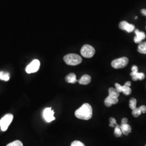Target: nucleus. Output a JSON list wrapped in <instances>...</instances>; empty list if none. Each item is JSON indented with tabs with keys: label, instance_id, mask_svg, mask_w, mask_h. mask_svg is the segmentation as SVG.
<instances>
[{
	"label": "nucleus",
	"instance_id": "obj_1",
	"mask_svg": "<svg viewBox=\"0 0 146 146\" xmlns=\"http://www.w3.org/2000/svg\"><path fill=\"white\" fill-rule=\"evenodd\" d=\"M75 116L79 119L90 120L93 116V109L89 104H84L75 112Z\"/></svg>",
	"mask_w": 146,
	"mask_h": 146
},
{
	"label": "nucleus",
	"instance_id": "obj_2",
	"mask_svg": "<svg viewBox=\"0 0 146 146\" xmlns=\"http://www.w3.org/2000/svg\"><path fill=\"white\" fill-rule=\"evenodd\" d=\"M63 60L69 66H76L82 62V58L75 54H69L64 56Z\"/></svg>",
	"mask_w": 146,
	"mask_h": 146
},
{
	"label": "nucleus",
	"instance_id": "obj_3",
	"mask_svg": "<svg viewBox=\"0 0 146 146\" xmlns=\"http://www.w3.org/2000/svg\"><path fill=\"white\" fill-rule=\"evenodd\" d=\"M13 120V115L11 114H8L3 116L0 120V127L1 130L3 131H7Z\"/></svg>",
	"mask_w": 146,
	"mask_h": 146
},
{
	"label": "nucleus",
	"instance_id": "obj_4",
	"mask_svg": "<svg viewBox=\"0 0 146 146\" xmlns=\"http://www.w3.org/2000/svg\"><path fill=\"white\" fill-rule=\"evenodd\" d=\"M129 62L128 58L126 57H122L115 59L111 62V66L115 69L125 68Z\"/></svg>",
	"mask_w": 146,
	"mask_h": 146
},
{
	"label": "nucleus",
	"instance_id": "obj_5",
	"mask_svg": "<svg viewBox=\"0 0 146 146\" xmlns=\"http://www.w3.org/2000/svg\"><path fill=\"white\" fill-rule=\"evenodd\" d=\"M95 53L94 47L89 44H85L81 49V55L86 58H92Z\"/></svg>",
	"mask_w": 146,
	"mask_h": 146
},
{
	"label": "nucleus",
	"instance_id": "obj_6",
	"mask_svg": "<svg viewBox=\"0 0 146 146\" xmlns=\"http://www.w3.org/2000/svg\"><path fill=\"white\" fill-rule=\"evenodd\" d=\"M40 67V62L38 60H34L29 64L27 66L26 71L28 74L36 73Z\"/></svg>",
	"mask_w": 146,
	"mask_h": 146
},
{
	"label": "nucleus",
	"instance_id": "obj_7",
	"mask_svg": "<svg viewBox=\"0 0 146 146\" xmlns=\"http://www.w3.org/2000/svg\"><path fill=\"white\" fill-rule=\"evenodd\" d=\"M131 76L133 81H136L137 80H143L145 78V75L143 73H139L138 72V67L136 66H133L131 68Z\"/></svg>",
	"mask_w": 146,
	"mask_h": 146
},
{
	"label": "nucleus",
	"instance_id": "obj_8",
	"mask_svg": "<svg viewBox=\"0 0 146 146\" xmlns=\"http://www.w3.org/2000/svg\"><path fill=\"white\" fill-rule=\"evenodd\" d=\"M54 111L52 110V108H47L43 110V116L44 120L47 122H51L52 121L55 120L54 117Z\"/></svg>",
	"mask_w": 146,
	"mask_h": 146
},
{
	"label": "nucleus",
	"instance_id": "obj_9",
	"mask_svg": "<svg viewBox=\"0 0 146 146\" xmlns=\"http://www.w3.org/2000/svg\"><path fill=\"white\" fill-rule=\"evenodd\" d=\"M115 88L119 92H122L125 95H129L131 93V89L130 87L127 86L124 84V86H121L120 84L116 83L115 84Z\"/></svg>",
	"mask_w": 146,
	"mask_h": 146
},
{
	"label": "nucleus",
	"instance_id": "obj_10",
	"mask_svg": "<svg viewBox=\"0 0 146 146\" xmlns=\"http://www.w3.org/2000/svg\"><path fill=\"white\" fill-rule=\"evenodd\" d=\"M119 28L121 29L131 33L135 29V26L133 25L129 24L126 21H122L119 24Z\"/></svg>",
	"mask_w": 146,
	"mask_h": 146
},
{
	"label": "nucleus",
	"instance_id": "obj_11",
	"mask_svg": "<svg viewBox=\"0 0 146 146\" xmlns=\"http://www.w3.org/2000/svg\"><path fill=\"white\" fill-rule=\"evenodd\" d=\"M118 101H119L118 98L109 95L104 100V104L106 105V106L110 107H111L113 104H117Z\"/></svg>",
	"mask_w": 146,
	"mask_h": 146
},
{
	"label": "nucleus",
	"instance_id": "obj_12",
	"mask_svg": "<svg viewBox=\"0 0 146 146\" xmlns=\"http://www.w3.org/2000/svg\"><path fill=\"white\" fill-rule=\"evenodd\" d=\"M136 36L134 37V42L136 43H141L142 40H144L146 38V35L144 32L140 31L139 30L136 29L135 31Z\"/></svg>",
	"mask_w": 146,
	"mask_h": 146
},
{
	"label": "nucleus",
	"instance_id": "obj_13",
	"mask_svg": "<svg viewBox=\"0 0 146 146\" xmlns=\"http://www.w3.org/2000/svg\"><path fill=\"white\" fill-rule=\"evenodd\" d=\"M120 129L123 134L125 135H128L131 131V125L127 124H121L120 125Z\"/></svg>",
	"mask_w": 146,
	"mask_h": 146
},
{
	"label": "nucleus",
	"instance_id": "obj_14",
	"mask_svg": "<svg viewBox=\"0 0 146 146\" xmlns=\"http://www.w3.org/2000/svg\"><path fill=\"white\" fill-rule=\"evenodd\" d=\"M79 84L83 85H87L91 82V77L87 74L83 75L78 81Z\"/></svg>",
	"mask_w": 146,
	"mask_h": 146
},
{
	"label": "nucleus",
	"instance_id": "obj_15",
	"mask_svg": "<svg viewBox=\"0 0 146 146\" xmlns=\"http://www.w3.org/2000/svg\"><path fill=\"white\" fill-rule=\"evenodd\" d=\"M66 81L69 84H75L78 80L76 79V76L74 73H70L66 77Z\"/></svg>",
	"mask_w": 146,
	"mask_h": 146
},
{
	"label": "nucleus",
	"instance_id": "obj_16",
	"mask_svg": "<svg viewBox=\"0 0 146 146\" xmlns=\"http://www.w3.org/2000/svg\"><path fill=\"white\" fill-rule=\"evenodd\" d=\"M137 51L141 54H146V42L140 43L137 48Z\"/></svg>",
	"mask_w": 146,
	"mask_h": 146
},
{
	"label": "nucleus",
	"instance_id": "obj_17",
	"mask_svg": "<svg viewBox=\"0 0 146 146\" xmlns=\"http://www.w3.org/2000/svg\"><path fill=\"white\" fill-rule=\"evenodd\" d=\"M10 78V75L8 73L4 72H0V80H3L5 81H9Z\"/></svg>",
	"mask_w": 146,
	"mask_h": 146
},
{
	"label": "nucleus",
	"instance_id": "obj_18",
	"mask_svg": "<svg viewBox=\"0 0 146 146\" xmlns=\"http://www.w3.org/2000/svg\"><path fill=\"white\" fill-rule=\"evenodd\" d=\"M109 95L114 96L116 98H119V96H120V93L116 89V88L111 87L109 89Z\"/></svg>",
	"mask_w": 146,
	"mask_h": 146
},
{
	"label": "nucleus",
	"instance_id": "obj_19",
	"mask_svg": "<svg viewBox=\"0 0 146 146\" xmlns=\"http://www.w3.org/2000/svg\"><path fill=\"white\" fill-rule=\"evenodd\" d=\"M142 110H141V107L139 108H135L134 110H133L132 111V115H133L135 117H137L142 114Z\"/></svg>",
	"mask_w": 146,
	"mask_h": 146
},
{
	"label": "nucleus",
	"instance_id": "obj_20",
	"mask_svg": "<svg viewBox=\"0 0 146 146\" xmlns=\"http://www.w3.org/2000/svg\"><path fill=\"white\" fill-rule=\"evenodd\" d=\"M114 134L116 137H121L122 135V133L120 129V125H116L115 127Z\"/></svg>",
	"mask_w": 146,
	"mask_h": 146
},
{
	"label": "nucleus",
	"instance_id": "obj_21",
	"mask_svg": "<svg viewBox=\"0 0 146 146\" xmlns=\"http://www.w3.org/2000/svg\"><path fill=\"white\" fill-rule=\"evenodd\" d=\"M136 100L134 98H131L129 101V107L132 110H134L136 108Z\"/></svg>",
	"mask_w": 146,
	"mask_h": 146
},
{
	"label": "nucleus",
	"instance_id": "obj_22",
	"mask_svg": "<svg viewBox=\"0 0 146 146\" xmlns=\"http://www.w3.org/2000/svg\"><path fill=\"white\" fill-rule=\"evenodd\" d=\"M6 146H23V145L21 141H19V140H16V141H13L11 143H9Z\"/></svg>",
	"mask_w": 146,
	"mask_h": 146
},
{
	"label": "nucleus",
	"instance_id": "obj_23",
	"mask_svg": "<svg viewBox=\"0 0 146 146\" xmlns=\"http://www.w3.org/2000/svg\"><path fill=\"white\" fill-rule=\"evenodd\" d=\"M110 127H115L116 125H117V123H116V121L115 119L113 118V117H110Z\"/></svg>",
	"mask_w": 146,
	"mask_h": 146
},
{
	"label": "nucleus",
	"instance_id": "obj_24",
	"mask_svg": "<svg viewBox=\"0 0 146 146\" xmlns=\"http://www.w3.org/2000/svg\"><path fill=\"white\" fill-rule=\"evenodd\" d=\"M71 146H85L84 143L80 141H74L71 143Z\"/></svg>",
	"mask_w": 146,
	"mask_h": 146
},
{
	"label": "nucleus",
	"instance_id": "obj_25",
	"mask_svg": "<svg viewBox=\"0 0 146 146\" xmlns=\"http://www.w3.org/2000/svg\"><path fill=\"white\" fill-rule=\"evenodd\" d=\"M128 123V119L127 118L122 119L121 121V124H127Z\"/></svg>",
	"mask_w": 146,
	"mask_h": 146
},
{
	"label": "nucleus",
	"instance_id": "obj_26",
	"mask_svg": "<svg viewBox=\"0 0 146 146\" xmlns=\"http://www.w3.org/2000/svg\"><path fill=\"white\" fill-rule=\"evenodd\" d=\"M141 13L143 15L146 16V9H143L141 10Z\"/></svg>",
	"mask_w": 146,
	"mask_h": 146
},
{
	"label": "nucleus",
	"instance_id": "obj_27",
	"mask_svg": "<svg viewBox=\"0 0 146 146\" xmlns=\"http://www.w3.org/2000/svg\"><path fill=\"white\" fill-rule=\"evenodd\" d=\"M125 85L127 86H128V87H131V82L130 81H127L125 84Z\"/></svg>",
	"mask_w": 146,
	"mask_h": 146
},
{
	"label": "nucleus",
	"instance_id": "obj_28",
	"mask_svg": "<svg viewBox=\"0 0 146 146\" xmlns=\"http://www.w3.org/2000/svg\"></svg>",
	"mask_w": 146,
	"mask_h": 146
},
{
	"label": "nucleus",
	"instance_id": "obj_29",
	"mask_svg": "<svg viewBox=\"0 0 146 146\" xmlns=\"http://www.w3.org/2000/svg\"></svg>",
	"mask_w": 146,
	"mask_h": 146
}]
</instances>
